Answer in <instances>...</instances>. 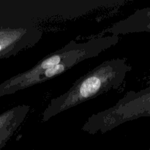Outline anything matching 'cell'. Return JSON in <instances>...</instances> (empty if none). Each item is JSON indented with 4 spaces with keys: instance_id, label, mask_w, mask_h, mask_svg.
I'll return each instance as SVG.
<instances>
[{
    "instance_id": "6da1fadb",
    "label": "cell",
    "mask_w": 150,
    "mask_h": 150,
    "mask_svg": "<svg viewBox=\"0 0 150 150\" xmlns=\"http://www.w3.org/2000/svg\"><path fill=\"white\" fill-rule=\"evenodd\" d=\"M131 70L125 58L104 61L78 79L67 92L51 100L42 112V122H45L73 107L118 89Z\"/></svg>"
},
{
    "instance_id": "7a4b0ae2",
    "label": "cell",
    "mask_w": 150,
    "mask_h": 150,
    "mask_svg": "<svg viewBox=\"0 0 150 150\" xmlns=\"http://www.w3.org/2000/svg\"><path fill=\"white\" fill-rule=\"evenodd\" d=\"M119 40L120 37L118 36L105 35L92 38L85 42L70 41L58 51L48 54L40 60L32 68L2 82L0 84V98L23 90L26 83L32 78L62 62L75 57H82L85 59L94 58L117 45Z\"/></svg>"
},
{
    "instance_id": "3957f363",
    "label": "cell",
    "mask_w": 150,
    "mask_h": 150,
    "mask_svg": "<svg viewBox=\"0 0 150 150\" xmlns=\"http://www.w3.org/2000/svg\"><path fill=\"white\" fill-rule=\"evenodd\" d=\"M150 116V78L147 86L129 92L114 106L91 116L81 130L90 135L103 134L127 122Z\"/></svg>"
},
{
    "instance_id": "277c9868",
    "label": "cell",
    "mask_w": 150,
    "mask_h": 150,
    "mask_svg": "<svg viewBox=\"0 0 150 150\" xmlns=\"http://www.w3.org/2000/svg\"><path fill=\"white\" fill-rule=\"evenodd\" d=\"M42 31L37 26L0 25V60L16 56L39 42Z\"/></svg>"
},
{
    "instance_id": "5b68a950",
    "label": "cell",
    "mask_w": 150,
    "mask_h": 150,
    "mask_svg": "<svg viewBox=\"0 0 150 150\" xmlns=\"http://www.w3.org/2000/svg\"><path fill=\"white\" fill-rule=\"evenodd\" d=\"M150 32V7L136 10L125 19L103 31L100 36L125 35L132 33Z\"/></svg>"
},
{
    "instance_id": "8992f818",
    "label": "cell",
    "mask_w": 150,
    "mask_h": 150,
    "mask_svg": "<svg viewBox=\"0 0 150 150\" xmlns=\"http://www.w3.org/2000/svg\"><path fill=\"white\" fill-rule=\"evenodd\" d=\"M30 108V105H19L0 114V150L23 124Z\"/></svg>"
},
{
    "instance_id": "52a82bcc",
    "label": "cell",
    "mask_w": 150,
    "mask_h": 150,
    "mask_svg": "<svg viewBox=\"0 0 150 150\" xmlns=\"http://www.w3.org/2000/svg\"><path fill=\"white\" fill-rule=\"evenodd\" d=\"M84 60L86 59L84 58H82V57H75V58H72L64 62H62L60 64H57V65L54 66L53 67H51V68L48 69L45 71L42 72V73H40L38 76L32 78L25 85L24 89L31 87L32 86H35V85L39 84V83L45 82L48 80H50V79H53L56 76H59V75L62 74L63 73L66 72L67 70L71 69L72 67L80 63L81 62L84 61Z\"/></svg>"
},
{
    "instance_id": "ba28073f",
    "label": "cell",
    "mask_w": 150,
    "mask_h": 150,
    "mask_svg": "<svg viewBox=\"0 0 150 150\" xmlns=\"http://www.w3.org/2000/svg\"><path fill=\"white\" fill-rule=\"evenodd\" d=\"M147 150H150V149H147Z\"/></svg>"
},
{
    "instance_id": "9c48e42d",
    "label": "cell",
    "mask_w": 150,
    "mask_h": 150,
    "mask_svg": "<svg viewBox=\"0 0 150 150\" xmlns=\"http://www.w3.org/2000/svg\"><path fill=\"white\" fill-rule=\"evenodd\" d=\"M149 117H150V116H149Z\"/></svg>"
}]
</instances>
